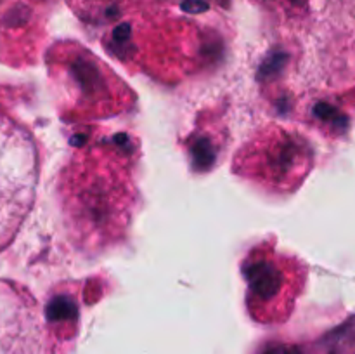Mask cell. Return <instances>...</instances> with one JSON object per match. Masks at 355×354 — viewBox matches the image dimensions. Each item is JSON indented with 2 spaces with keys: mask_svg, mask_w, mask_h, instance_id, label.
Listing matches in <instances>:
<instances>
[{
  "mask_svg": "<svg viewBox=\"0 0 355 354\" xmlns=\"http://www.w3.org/2000/svg\"><path fill=\"white\" fill-rule=\"evenodd\" d=\"M243 165L250 163L252 176H262L260 180H272L276 186H290L291 179H302L311 163V151L305 141L290 132L276 128L257 139L246 148Z\"/></svg>",
  "mask_w": 355,
  "mask_h": 354,
  "instance_id": "3",
  "label": "cell"
},
{
  "mask_svg": "<svg viewBox=\"0 0 355 354\" xmlns=\"http://www.w3.org/2000/svg\"><path fill=\"white\" fill-rule=\"evenodd\" d=\"M68 71L73 78L75 89V104H82V108L96 110V115H114L121 111V101L113 99L114 96H127V89L118 82L116 76L99 61L82 51V54H75L68 65Z\"/></svg>",
  "mask_w": 355,
  "mask_h": 354,
  "instance_id": "5",
  "label": "cell"
},
{
  "mask_svg": "<svg viewBox=\"0 0 355 354\" xmlns=\"http://www.w3.org/2000/svg\"><path fill=\"white\" fill-rule=\"evenodd\" d=\"M269 354H298L297 351H291V349H274L270 351Z\"/></svg>",
  "mask_w": 355,
  "mask_h": 354,
  "instance_id": "8",
  "label": "cell"
},
{
  "mask_svg": "<svg viewBox=\"0 0 355 354\" xmlns=\"http://www.w3.org/2000/svg\"><path fill=\"white\" fill-rule=\"evenodd\" d=\"M37 149L24 128L0 115V246L16 233L33 203Z\"/></svg>",
  "mask_w": 355,
  "mask_h": 354,
  "instance_id": "2",
  "label": "cell"
},
{
  "mask_svg": "<svg viewBox=\"0 0 355 354\" xmlns=\"http://www.w3.org/2000/svg\"><path fill=\"white\" fill-rule=\"evenodd\" d=\"M0 354H51L37 309L0 287Z\"/></svg>",
  "mask_w": 355,
  "mask_h": 354,
  "instance_id": "4",
  "label": "cell"
},
{
  "mask_svg": "<svg viewBox=\"0 0 355 354\" xmlns=\"http://www.w3.org/2000/svg\"><path fill=\"white\" fill-rule=\"evenodd\" d=\"M127 155L113 146L76 153L64 176L66 217L87 245L113 242L127 228L134 203Z\"/></svg>",
  "mask_w": 355,
  "mask_h": 354,
  "instance_id": "1",
  "label": "cell"
},
{
  "mask_svg": "<svg viewBox=\"0 0 355 354\" xmlns=\"http://www.w3.org/2000/svg\"><path fill=\"white\" fill-rule=\"evenodd\" d=\"M250 278V290L253 295L252 298L257 301H270L279 295H291V276H288V267L283 260H269L260 259L253 264Z\"/></svg>",
  "mask_w": 355,
  "mask_h": 354,
  "instance_id": "6",
  "label": "cell"
},
{
  "mask_svg": "<svg viewBox=\"0 0 355 354\" xmlns=\"http://www.w3.org/2000/svg\"><path fill=\"white\" fill-rule=\"evenodd\" d=\"M182 9L187 12H201V10L208 9V3L203 0H184Z\"/></svg>",
  "mask_w": 355,
  "mask_h": 354,
  "instance_id": "7",
  "label": "cell"
}]
</instances>
